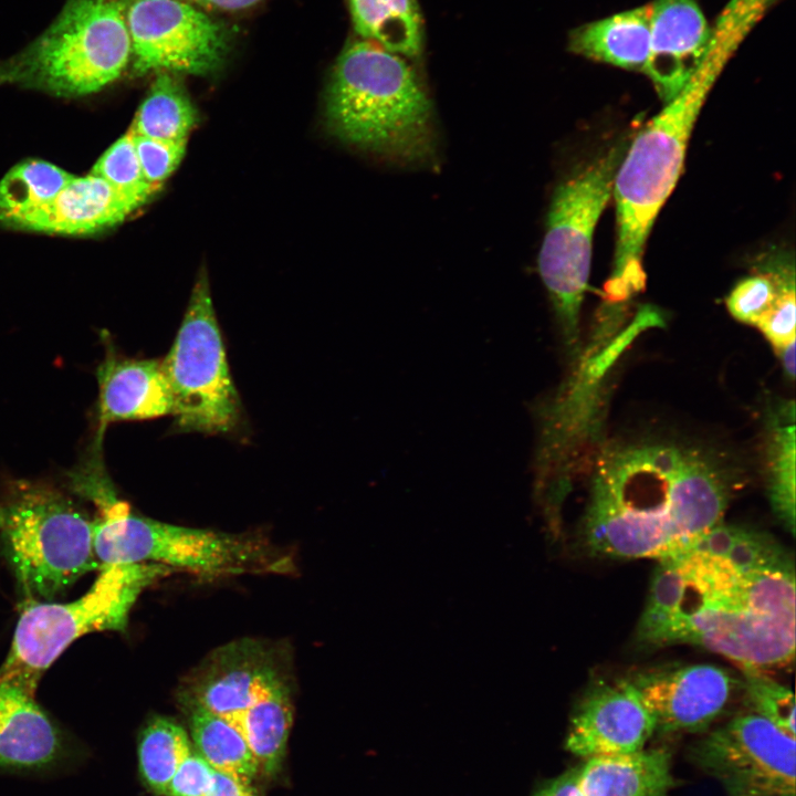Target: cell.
I'll use <instances>...</instances> for the list:
<instances>
[{"mask_svg": "<svg viewBox=\"0 0 796 796\" xmlns=\"http://www.w3.org/2000/svg\"><path fill=\"white\" fill-rule=\"evenodd\" d=\"M724 452L688 439L643 436L608 443L590 479L583 535L614 558L661 559L722 522L741 475Z\"/></svg>", "mask_w": 796, "mask_h": 796, "instance_id": "cell-1", "label": "cell"}, {"mask_svg": "<svg viewBox=\"0 0 796 796\" xmlns=\"http://www.w3.org/2000/svg\"><path fill=\"white\" fill-rule=\"evenodd\" d=\"M637 637L652 647L700 646L743 669L788 666L795 656L794 565L744 572L689 548L658 559Z\"/></svg>", "mask_w": 796, "mask_h": 796, "instance_id": "cell-2", "label": "cell"}, {"mask_svg": "<svg viewBox=\"0 0 796 796\" xmlns=\"http://www.w3.org/2000/svg\"><path fill=\"white\" fill-rule=\"evenodd\" d=\"M333 134L381 159L418 165L437 153L430 98L406 57L357 39L333 67L325 97Z\"/></svg>", "mask_w": 796, "mask_h": 796, "instance_id": "cell-3", "label": "cell"}, {"mask_svg": "<svg viewBox=\"0 0 796 796\" xmlns=\"http://www.w3.org/2000/svg\"><path fill=\"white\" fill-rule=\"evenodd\" d=\"M716 71V64L705 61L681 93L637 134L621 158L612 186L618 235L605 284L609 304L625 302L645 287V243L680 177L691 132Z\"/></svg>", "mask_w": 796, "mask_h": 796, "instance_id": "cell-4", "label": "cell"}, {"mask_svg": "<svg viewBox=\"0 0 796 796\" xmlns=\"http://www.w3.org/2000/svg\"><path fill=\"white\" fill-rule=\"evenodd\" d=\"M77 494L95 509L93 547L101 566L158 563L201 577L253 573H284L289 557L265 541L155 521L132 514L119 500L108 473H92Z\"/></svg>", "mask_w": 796, "mask_h": 796, "instance_id": "cell-5", "label": "cell"}, {"mask_svg": "<svg viewBox=\"0 0 796 796\" xmlns=\"http://www.w3.org/2000/svg\"><path fill=\"white\" fill-rule=\"evenodd\" d=\"M0 537L23 593L52 599L100 568L93 520L41 480L10 479L0 490Z\"/></svg>", "mask_w": 796, "mask_h": 796, "instance_id": "cell-6", "label": "cell"}, {"mask_svg": "<svg viewBox=\"0 0 796 796\" xmlns=\"http://www.w3.org/2000/svg\"><path fill=\"white\" fill-rule=\"evenodd\" d=\"M130 57L125 0H69L42 34L0 62V84L87 95L117 80Z\"/></svg>", "mask_w": 796, "mask_h": 796, "instance_id": "cell-7", "label": "cell"}, {"mask_svg": "<svg viewBox=\"0 0 796 796\" xmlns=\"http://www.w3.org/2000/svg\"><path fill=\"white\" fill-rule=\"evenodd\" d=\"M625 155L619 144L575 170L555 189L538 254L546 287L568 356L579 352V313L588 284L593 235Z\"/></svg>", "mask_w": 796, "mask_h": 796, "instance_id": "cell-8", "label": "cell"}, {"mask_svg": "<svg viewBox=\"0 0 796 796\" xmlns=\"http://www.w3.org/2000/svg\"><path fill=\"white\" fill-rule=\"evenodd\" d=\"M155 564L108 565L78 599L28 605L17 622L0 681L36 691L46 669L76 639L103 630H122L143 588L158 574Z\"/></svg>", "mask_w": 796, "mask_h": 796, "instance_id": "cell-9", "label": "cell"}, {"mask_svg": "<svg viewBox=\"0 0 796 796\" xmlns=\"http://www.w3.org/2000/svg\"><path fill=\"white\" fill-rule=\"evenodd\" d=\"M180 429L228 432L240 418V399L228 366L207 274L200 273L175 342L161 359Z\"/></svg>", "mask_w": 796, "mask_h": 796, "instance_id": "cell-10", "label": "cell"}, {"mask_svg": "<svg viewBox=\"0 0 796 796\" xmlns=\"http://www.w3.org/2000/svg\"><path fill=\"white\" fill-rule=\"evenodd\" d=\"M133 71L208 75L230 49L226 27L185 0H125Z\"/></svg>", "mask_w": 796, "mask_h": 796, "instance_id": "cell-11", "label": "cell"}, {"mask_svg": "<svg viewBox=\"0 0 796 796\" xmlns=\"http://www.w3.org/2000/svg\"><path fill=\"white\" fill-rule=\"evenodd\" d=\"M795 737L755 714L739 715L692 750L725 796H795Z\"/></svg>", "mask_w": 796, "mask_h": 796, "instance_id": "cell-12", "label": "cell"}, {"mask_svg": "<svg viewBox=\"0 0 796 796\" xmlns=\"http://www.w3.org/2000/svg\"><path fill=\"white\" fill-rule=\"evenodd\" d=\"M286 681L273 648L241 639L218 648L186 680L184 705L205 709L238 727L243 713Z\"/></svg>", "mask_w": 796, "mask_h": 796, "instance_id": "cell-13", "label": "cell"}, {"mask_svg": "<svg viewBox=\"0 0 796 796\" xmlns=\"http://www.w3.org/2000/svg\"><path fill=\"white\" fill-rule=\"evenodd\" d=\"M656 722L629 679L598 680L585 691L570 718L565 746L589 758L645 748Z\"/></svg>", "mask_w": 796, "mask_h": 796, "instance_id": "cell-14", "label": "cell"}, {"mask_svg": "<svg viewBox=\"0 0 796 796\" xmlns=\"http://www.w3.org/2000/svg\"><path fill=\"white\" fill-rule=\"evenodd\" d=\"M629 680L661 733L705 729L724 710L734 689L729 672L709 663L648 670Z\"/></svg>", "mask_w": 796, "mask_h": 796, "instance_id": "cell-15", "label": "cell"}, {"mask_svg": "<svg viewBox=\"0 0 796 796\" xmlns=\"http://www.w3.org/2000/svg\"><path fill=\"white\" fill-rule=\"evenodd\" d=\"M649 6V56L643 73L669 102L704 64L711 40L695 0H654Z\"/></svg>", "mask_w": 796, "mask_h": 796, "instance_id": "cell-16", "label": "cell"}, {"mask_svg": "<svg viewBox=\"0 0 796 796\" xmlns=\"http://www.w3.org/2000/svg\"><path fill=\"white\" fill-rule=\"evenodd\" d=\"M143 206L100 177H73L50 201L7 227L69 235L91 234L124 221Z\"/></svg>", "mask_w": 796, "mask_h": 796, "instance_id": "cell-17", "label": "cell"}, {"mask_svg": "<svg viewBox=\"0 0 796 796\" xmlns=\"http://www.w3.org/2000/svg\"><path fill=\"white\" fill-rule=\"evenodd\" d=\"M96 368L98 384L97 422L94 436L104 439L107 427L117 421L146 420L171 415V397L161 359H137L116 353L106 343Z\"/></svg>", "mask_w": 796, "mask_h": 796, "instance_id": "cell-18", "label": "cell"}, {"mask_svg": "<svg viewBox=\"0 0 796 796\" xmlns=\"http://www.w3.org/2000/svg\"><path fill=\"white\" fill-rule=\"evenodd\" d=\"M65 744L57 726L35 700V691L0 681V768L36 771L57 763Z\"/></svg>", "mask_w": 796, "mask_h": 796, "instance_id": "cell-19", "label": "cell"}, {"mask_svg": "<svg viewBox=\"0 0 796 796\" xmlns=\"http://www.w3.org/2000/svg\"><path fill=\"white\" fill-rule=\"evenodd\" d=\"M575 782L583 796H667L674 786L664 748L586 758Z\"/></svg>", "mask_w": 796, "mask_h": 796, "instance_id": "cell-20", "label": "cell"}, {"mask_svg": "<svg viewBox=\"0 0 796 796\" xmlns=\"http://www.w3.org/2000/svg\"><path fill=\"white\" fill-rule=\"evenodd\" d=\"M649 41V6H645L575 28L568 49L596 62L643 72Z\"/></svg>", "mask_w": 796, "mask_h": 796, "instance_id": "cell-21", "label": "cell"}, {"mask_svg": "<svg viewBox=\"0 0 796 796\" xmlns=\"http://www.w3.org/2000/svg\"><path fill=\"white\" fill-rule=\"evenodd\" d=\"M347 3L360 39L406 59L421 53L423 21L417 0H347Z\"/></svg>", "mask_w": 796, "mask_h": 796, "instance_id": "cell-22", "label": "cell"}, {"mask_svg": "<svg viewBox=\"0 0 796 796\" xmlns=\"http://www.w3.org/2000/svg\"><path fill=\"white\" fill-rule=\"evenodd\" d=\"M765 469L769 504L785 528L795 531V405L769 411L766 421Z\"/></svg>", "mask_w": 796, "mask_h": 796, "instance_id": "cell-23", "label": "cell"}, {"mask_svg": "<svg viewBox=\"0 0 796 796\" xmlns=\"http://www.w3.org/2000/svg\"><path fill=\"white\" fill-rule=\"evenodd\" d=\"M292 719L291 691L284 681L251 705L239 721L238 729L259 768L268 775H273L281 768Z\"/></svg>", "mask_w": 796, "mask_h": 796, "instance_id": "cell-24", "label": "cell"}, {"mask_svg": "<svg viewBox=\"0 0 796 796\" xmlns=\"http://www.w3.org/2000/svg\"><path fill=\"white\" fill-rule=\"evenodd\" d=\"M198 121L196 107L176 73L157 72L134 118L132 132L160 140H187Z\"/></svg>", "mask_w": 796, "mask_h": 796, "instance_id": "cell-25", "label": "cell"}, {"mask_svg": "<svg viewBox=\"0 0 796 796\" xmlns=\"http://www.w3.org/2000/svg\"><path fill=\"white\" fill-rule=\"evenodd\" d=\"M790 292H795L794 259L777 251L763 256L754 273L733 287L725 303L734 318L756 327L775 303Z\"/></svg>", "mask_w": 796, "mask_h": 796, "instance_id": "cell-26", "label": "cell"}, {"mask_svg": "<svg viewBox=\"0 0 796 796\" xmlns=\"http://www.w3.org/2000/svg\"><path fill=\"white\" fill-rule=\"evenodd\" d=\"M192 740L199 754L217 772L250 781L260 771L241 731L198 706H187Z\"/></svg>", "mask_w": 796, "mask_h": 796, "instance_id": "cell-27", "label": "cell"}, {"mask_svg": "<svg viewBox=\"0 0 796 796\" xmlns=\"http://www.w3.org/2000/svg\"><path fill=\"white\" fill-rule=\"evenodd\" d=\"M688 548L726 558L744 572L794 565L788 553L771 535L736 524L720 522Z\"/></svg>", "mask_w": 796, "mask_h": 796, "instance_id": "cell-28", "label": "cell"}, {"mask_svg": "<svg viewBox=\"0 0 796 796\" xmlns=\"http://www.w3.org/2000/svg\"><path fill=\"white\" fill-rule=\"evenodd\" d=\"M191 752V742L182 726L168 718L151 719L138 742L139 772L146 786L164 796L175 772Z\"/></svg>", "mask_w": 796, "mask_h": 796, "instance_id": "cell-29", "label": "cell"}, {"mask_svg": "<svg viewBox=\"0 0 796 796\" xmlns=\"http://www.w3.org/2000/svg\"><path fill=\"white\" fill-rule=\"evenodd\" d=\"M73 177L44 160L15 165L0 180V224L50 201Z\"/></svg>", "mask_w": 796, "mask_h": 796, "instance_id": "cell-30", "label": "cell"}, {"mask_svg": "<svg viewBox=\"0 0 796 796\" xmlns=\"http://www.w3.org/2000/svg\"><path fill=\"white\" fill-rule=\"evenodd\" d=\"M90 174L102 178L142 205L159 189L145 180L135 149L134 135L130 132L105 150Z\"/></svg>", "mask_w": 796, "mask_h": 796, "instance_id": "cell-31", "label": "cell"}, {"mask_svg": "<svg viewBox=\"0 0 796 796\" xmlns=\"http://www.w3.org/2000/svg\"><path fill=\"white\" fill-rule=\"evenodd\" d=\"M743 689L752 713H755L786 734L795 737V699L785 685L761 670L744 669Z\"/></svg>", "mask_w": 796, "mask_h": 796, "instance_id": "cell-32", "label": "cell"}, {"mask_svg": "<svg viewBox=\"0 0 796 796\" xmlns=\"http://www.w3.org/2000/svg\"><path fill=\"white\" fill-rule=\"evenodd\" d=\"M186 142H168L134 135L140 169L149 185L160 188L163 182L176 170L184 158Z\"/></svg>", "mask_w": 796, "mask_h": 796, "instance_id": "cell-33", "label": "cell"}, {"mask_svg": "<svg viewBox=\"0 0 796 796\" xmlns=\"http://www.w3.org/2000/svg\"><path fill=\"white\" fill-rule=\"evenodd\" d=\"M214 783V769L193 751L181 762L164 796H209Z\"/></svg>", "mask_w": 796, "mask_h": 796, "instance_id": "cell-34", "label": "cell"}, {"mask_svg": "<svg viewBox=\"0 0 796 796\" xmlns=\"http://www.w3.org/2000/svg\"><path fill=\"white\" fill-rule=\"evenodd\" d=\"M795 292H792L782 296L756 325L776 353L795 343Z\"/></svg>", "mask_w": 796, "mask_h": 796, "instance_id": "cell-35", "label": "cell"}, {"mask_svg": "<svg viewBox=\"0 0 796 796\" xmlns=\"http://www.w3.org/2000/svg\"><path fill=\"white\" fill-rule=\"evenodd\" d=\"M209 796H258L250 781L214 771V783Z\"/></svg>", "mask_w": 796, "mask_h": 796, "instance_id": "cell-36", "label": "cell"}, {"mask_svg": "<svg viewBox=\"0 0 796 796\" xmlns=\"http://www.w3.org/2000/svg\"><path fill=\"white\" fill-rule=\"evenodd\" d=\"M576 769H572L538 789L533 796H583L575 782Z\"/></svg>", "mask_w": 796, "mask_h": 796, "instance_id": "cell-37", "label": "cell"}, {"mask_svg": "<svg viewBox=\"0 0 796 796\" xmlns=\"http://www.w3.org/2000/svg\"><path fill=\"white\" fill-rule=\"evenodd\" d=\"M262 0H208L207 10L217 11H241L254 7Z\"/></svg>", "mask_w": 796, "mask_h": 796, "instance_id": "cell-38", "label": "cell"}, {"mask_svg": "<svg viewBox=\"0 0 796 796\" xmlns=\"http://www.w3.org/2000/svg\"><path fill=\"white\" fill-rule=\"evenodd\" d=\"M777 355L779 356L782 366L784 371L786 373L789 380H794L795 378V343L789 344L788 346L784 347L779 352H777Z\"/></svg>", "mask_w": 796, "mask_h": 796, "instance_id": "cell-39", "label": "cell"}, {"mask_svg": "<svg viewBox=\"0 0 796 796\" xmlns=\"http://www.w3.org/2000/svg\"><path fill=\"white\" fill-rule=\"evenodd\" d=\"M185 1H188V2H190V3H193V4H196V6L200 7V8H205V9H206V6H207V3H208V0H185Z\"/></svg>", "mask_w": 796, "mask_h": 796, "instance_id": "cell-40", "label": "cell"}]
</instances>
